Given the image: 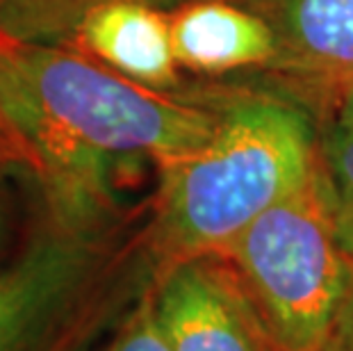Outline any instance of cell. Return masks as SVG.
Returning <instances> with one entry per match:
<instances>
[{"instance_id":"cell-1","label":"cell","mask_w":353,"mask_h":351,"mask_svg":"<svg viewBox=\"0 0 353 351\" xmlns=\"http://www.w3.org/2000/svg\"><path fill=\"white\" fill-rule=\"evenodd\" d=\"M0 114L34 155L48 205L114 208L105 162L146 155L157 167L208 144L214 110L199 94L155 92L80 50L0 28Z\"/></svg>"},{"instance_id":"cell-2","label":"cell","mask_w":353,"mask_h":351,"mask_svg":"<svg viewBox=\"0 0 353 351\" xmlns=\"http://www.w3.org/2000/svg\"><path fill=\"white\" fill-rule=\"evenodd\" d=\"M214 110L208 144L164 164L144 244L153 270L226 251L258 217L319 164L312 117L294 96L269 89L199 92Z\"/></svg>"},{"instance_id":"cell-3","label":"cell","mask_w":353,"mask_h":351,"mask_svg":"<svg viewBox=\"0 0 353 351\" xmlns=\"http://www.w3.org/2000/svg\"><path fill=\"white\" fill-rule=\"evenodd\" d=\"M46 205L39 230L0 272V351H94L151 283L144 226Z\"/></svg>"},{"instance_id":"cell-4","label":"cell","mask_w":353,"mask_h":351,"mask_svg":"<svg viewBox=\"0 0 353 351\" xmlns=\"http://www.w3.org/2000/svg\"><path fill=\"white\" fill-rule=\"evenodd\" d=\"M226 253L281 351H319L347 267L321 164Z\"/></svg>"},{"instance_id":"cell-5","label":"cell","mask_w":353,"mask_h":351,"mask_svg":"<svg viewBox=\"0 0 353 351\" xmlns=\"http://www.w3.org/2000/svg\"><path fill=\"white\" fill-rule=\"evenodd\" d=\"M148 294L171 351H281L226 251L155 267Z\"/></svg>"},{"instance_id":"cell-6","label":"cell","mask_w":353,"mask_h":351,"mask_svg":"<svg viewBox=\"0 0 353 351\" xmlns=\"http://www.w3.org/2000/svg\"><path fill=\"white\" fill-rule=\"evenodd\" d=\"M272 28L276 55L267 73L288 94L353 76V0H235Z\"/></svg>"},{"instance_id":"cell-7","label":"cell","mask_w":353,"mask_h":351,"mask_svg":"<svg viewBox=\"0 0 353 351\" xmlns=\"http://www.w3.org/2000/svg\"><path fill=\"white\" fill-rule=\"evenodd\" d=\"M66 48L99 59L119 76L155 92H178L169 12L139 0H101L82 14Z\"/></svg>"},{"instance_id":"cell-8","label":"cell","mask_w":353,"mask_h":351,"mask_svg":"<svg viewBox=\"0 0 353 351\" xmlns=\"http://www.w3.org/2000/svg\"><path fill=\"white\" fill-rule=\"evenodd\" d=\"M174 53L183 71L201 76L260 69L276 55L274 32L235 0H199L169 12Z\"/></svg>"},{"instance_id":"cell-9","label":"cell","mask_w":353,"mask_h":351,"mask_svg":"<svg viewBox=\"0 0 353 351\" xmlns=\"http://www.w3.org/2000/svg\"><path fill=\"white\" fill-rule=\"evenodd\" d=\"M290 96L312 117L337 242L353 256V76Z\"/></svg>"},{"instance_id":"cell-10","label":"cell","mask_w":353,"mask_h":351,"mask_svg":"<svg viewBox=\"0 0 353 351\" xmlns=\"http://www.w3.org/2000/svg\"><path fill=\"white\" fill-rule=\"evenodd\" d=\"M94 351H171L155 322L148 285Z\"/></svg>"},{"instance_id":"cell-11","label":"cell","mask_w":353,"mask_h":351,"mask_svg":"<svg viewBox=\"0 0 353 351\" xmlns=\"http://www.w3.org/2000/svg\"><path fill=\"white\" fill-rule=\"evenodd\" d=\"M62 0H0V28L32 41H46Z\"/></svg>"},{"instance_id":"cell-12","label":"cell","mask_w":353,"mask_h":351,"mask_svg":"<svg viewBox=\"0 0 353 351\" xmlns=\"http://www.w3.org/2000/svg\"><path fill=\"white\" fill-rule=\"evenodd\" d=\"M319 351H353V256L347 253L342 292Z\"/></svg>"},{"instance_id":"cell-13","label":"cell","mask_w":353,"mask_h":351,"mask_svg":"<svg viewBox=\"0 0 353 351\" xmlns=\"http://www.w3.org/2000/svg\"><path fill=\"white\" fill-rule=\"evenodd\" d=\"M96 3H101V0H62V5H59V10L55 14V21H52L48 43L66 46L80 17ZM139 3H148V5L157 7V10L171 12V10H176V7H183L187 3H199V0H139Z\"/></svg>"},{"instance_id":"cell-14","label":"cell","mask_w":353,"mask_h":351,"mask_svg":"<svg viewBox=\"0 0 353 351\" xmlns=\"http://www.w3.org/2000/svg\"><path fill=\"white\" fill-rule=\"evenodd\" d=\"M0 167H23L34 176V155L0 114Z\"/></svg>"},{"instance_id":"cell-15","label":"cell","mask_w":353,"mask_h":351,"mask_svg":"<svg viewBox=\"0 0 353 351\" xmlns=\"http://www.w3.org/2000/svg\"><path fill=\"white\" fill-rule=\"evenodd\" d=\"M5 230H7V217H5V208L0 203V244L5 240Z\"/></svg>"}]
</instances>
